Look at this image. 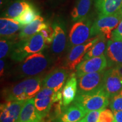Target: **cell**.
<instances>
[{"mask_svg": "<svg viewBox=\"0 0 122 122\" xmlns=\"http://www.w3.org/2000/svg\"><path fill=\"white\" fill-rule=\"evenodd\" d=\"M21 62L15 73L17 79L39 76L50 67L52 60L49 56L40 51L29 56Z\"/></svg>", "mask_w": 122, "mask_h": 122, "instance_id": "1", "label": "cell"}, {"mask_svg": "<svg viewBox=\"0 0 122 122\" xmlns=\"http://www.w3.org/2000/svg\"><path fill=\"white\" fill-rule=\"evenodd\" d=\"M42 82L41 78L39 76L27 77L19 83L5 89L4 96L7 101H27L33 98L39 92Z\"/></svg>", "mask_w": 122, "mask_h": 122, "instance_id": "2", "label": "cell"}, {"mask_svg": "<svg viewBox=\"0 0 122 122\" xmlns=\"http://www.w3.org/2000/svg\"><path fill=\"white\" fill-rule=\"evenodd\" d=\"M45 48V42L41 32L31 37L20 40L14 45L10 57L16 62H22L29 56L40 52Z\"/></svg>", "mask_w": 122, "mask_h": 122, "instance_id": "3", "label": "cell"}, {"mask_svg": "<svg viewBox=\"0 0 122 122\" xmlns=\"http://www.w3.org/2000/svg\"><path fill=\"white\" fill-rule=\"evenodd\" d=\"M109 96L103 89L86 93H77L73 104L77 105L87 112L102 110L109 104Z\"/></svg>", "mask_w": 122, "mask_h": 122, "instance_id": "4", "label": "cell"}, {"mask_svg": "<svg viewBox=\"0 0 122 122\" xmlns=\"http://www.w3.org/2000/svg\"><path fill=\"white\" fill-rule=\"evenodd\" d=\"M122 20L121 10L114 14L98 15L93 23L91 29V37L102 35L107 39L111 38L112 32L117 28Z\"/></svg>", "mask_w": 122, "mask_h": 122, "instance_id": "5", "label": "cell"}, {"mask_svg": "<svg viewBox=\"0 0 122 122\" xmlns=\"http://www.w3.org/2000/svg\"><path fill=\"white\" fill-rule=\"evenodd\" d=\"M93 23L92 19L86 16L73 24L68 35V49L75 46L84 44L90 37L91 38V29Z\"/></svg>", "mask_w": 122, "mask_h": 122, "instance_id": "6", "label": "cell"}, {"mask_svg": "<svg viewBox=\"0 0 122 122\" xmlns=\"http://www.w3.org/2000/svg\"><path fill=\"white\" fill-rule=\"evenodd\" d=\"M100 35L91 37L84 44L75 46L69 50L64 61L63 67L68 71H72L84 60L85 54L89 49L98 41Z\"/></svg>", "mask_w": 122, "mask_h": 122, "instance_id": "7", "label": "cell"}, {"mask_svg": "<svg viewBox=\"0 0 122 122\" xmlns=\"http://www.w3.org/2000/svg\"><path fill=\"white\" fill-rule=\"evenodd\" d=\"M105 70L77 77V93H86L103 89Z\"/></svg>", "mask_w": 122, "mask_h": 122, "instance_id": "8", "label": "cell"}, {"mask_svg": "<svg viewBox=\"0 0 122 122\" xmlns=\"http://www.w3.org/2000/svg\"><path fill=\"white\" fill-rule=\"evenodd\" d=\"M54 37L51 50L55 56H60L65 51L67 44V30L65 22L62 19H57L52 24Z\"/></svg>", "mask_w": 122, "mask_h": 122, "instance_id": "9", "label": "cell"}, {"mask_svg": "<svg viewBox=\"0 0 122 122\" xmlns=\"http://www.w3.org/2000/svg\"><path fill=\"white\" fill-rule=\"evenodd\" d=\"M56 92L50 88L43 87L35 96V104L37 112L42 118L47 117L54 103Z\"/></svg>", "mask_w": 122, "mask_h": 122, "instance_id": "10", "label": "cell"}, {"mask_svg": "<svg viewBox=\"0 0 122 122\" xmlns=\"http://www.w3.org/2000/svg\"><path fill=\"white\" fill-rule=\"evenodd\" d=\"M107 66L105 54L98 57L84 60L79 63L76 68V75L79 77L84 75L100 72L105 70Z\"/></svg>", "mask_w": 122, "mask_h": 122, "instance_id": "11", "label": "cell"}, {"mask_svg": "<svg viewBox=\"0 0 122 122\" xmlns=\"http://www.w3.org/2000/svg\"><path fill=\"white\" fill-rule=\"evenodd\" d=\"M26 101H9L1 105V122H18Z\"/></svg>", "mask_w": 122, "mask_h": 122, "instance_id": "12", "label": "cell"}, {"mask_svg": "<svg viewBox=\"0 0 122 122\" xmlns=\"http://www.w3.org/2000/svg\"><path fill=\"white\" fill-rule=\"evenodd\" d=\"M68 76V71L63 68H57L52 70L42 80L43 87L52 89L55 92L62 90V86Z\"/></svg>", "mask_w": 122, "mask_h": 122, "instance_id": "13", "label": "cell"}, {"mask_svg": "<svg viewBox=\"0 0 122 122\" xmlns=\"http://www.w3.org/2000/svg\"><path fill=\"white\" fill-rule=\"evenodd\" d=\"M103 89L110 99L118 95L122 89V78L116 74L111 68L105 72Z\"/></svg>", "mask_w": 122, "mask_h": 122, "instance_id": "14", "label": "cell"}, {"mask_svg": "<svg viewBox=\"0 0 122 122\" xmlns=\"http://www.w3.org/2000/svg\"><path fill=\"white\" fill-rule=\"evenodd\" d=\"M104 54L109 67L122 64V41L109 40Z\"/></svg>", "mask_w": 122, "mask_h": 122, "instance_id": "15", "label": "cell"}, {"mask_svg": "<svg viewBox=\"0 0 122 122\" xmlns=\"http://www.w3.org/2000/svg\"><path fill=\"white\" fill-rule=\"evenodd\" d=\"M24 26L13 18L1 17L0 19L1 39L15 40L16 36L18 37V32L20 31Z\"/></svg>", "mask_w": 122, "mask_h": 122, "instance_id": "16", "label": "cell"}, {"mask_svg": "<svg viewBox=\"0 0 122 122\" xmlns=\"http://www.w3.org/2000/svg\"><path fill=\"white\" fill-rule=\"evenodd\" d=\"M87 112L81 107L72 104L64 107L62 113L54 120V122H77L83 119Z\"/></svg>", "mask_w": 122, "mask_h": 122, "instance_id": "17", "label": "cell"}, {"mask_svg": "<svg viewBox=\"0 0 122 122\" xmlns=\"http://www.w3.org/2000/svg\"><path fill=\"white\" fill-rule=\"evenodd\" d=\"M42 119L35 107L34 98H32L25 101L18 122H43Z\"/></svg>", "mask_w": 122, "mask_h": 122, "instance_id": "18", "label": "cell"}, {"mask_svg": "<svg viewBox=\"0 0 122 122\" xmlns=\"http://www.w3.org/2000/svg\"><path fill=\"white\" fill-rule=\"evenodd\" d=\"M77 81L76 77V74L72 73L62 89V101L63 107H67L74 101L77 92Z\"/></svg>", "mask_w": 122, "mask_h": 122, "instance_id": "19", "label": "cell"}, {"mask_svg": "<svg viewBox=\"0 0 122 122\" xmlns=\"http://www.w3.org/2000/svg\"><path fill=\"white\" fill-rule=\"evenodd\" d=\"M49 25V24L44 22L43 17L39 15L36 19L30 23L24 25L23 28L19 32L18 38L22 40L31 37L32 36L40 32L44 28Z\"/></svg>", "mask_w": 122, "mask_h": 122, "instance_id": "20", "label": "cell"}, {"mask_svg": "<svg viewBox=\"0 0 122 122\" xmlns=\"http://www.w3.org/2000/svg\"><path fill=\"white\" fill-rule=\"evenodd\" d=\"M94 5L98 15H112L121 9L122 0H95Z\"/></svg>", "mask_w": 122, "mask_h": 122, "instance_id": "21", "label": "cell"}, {"mask_svg": "<svg viewBox=\"0 0 122 122\" xmlns=\"http://www.w3.org/2000/svg\"><path fill=\"white\" fill-rule=\"evenodd\" d=\"M92 5V0H77L71 11L72 21L77 22L88 16Z\"/></svg>", "mask_w": 122, "mask_h": 122, "instance_id": "22", "label": "cell"}, {"mask_svg": "<svg viewBox=\"0 0 122 122\" xmlns=\"http://www.w3.org/2000/svg\"><path fill=\"white\" fill-rule=\"evenodd\" d=\"M32 5V4L27 0H16L9 6L3 13V16L14 19Z\"/></svg>", "mask_w": 122, "mask_h": 122, "instance_id": "23", "label": "cell"}, {"mask_svg": "<svg viewBox=\"0 0 122 122\" xmlns=\"http://www.w3.org/2000/svg\"><path fill=\"white\" fill-rule=\"evenodd\" d=\"M107 39L104 35H100V37L98 41L89 49L85 54L84 60H86L93 57H98L103 54L106 48Z\"/></svg>", "mask_w": 122, "mask_h": 122, "instance_id": "24", "label": "cell"}, {"mask_svg": "<svg viewBox=\"0 0 122 122\" xmlns=\"http://www.w3.org/2000/svg\"><path fill=\"white\" fill-rule=\"evenodd\" d=\"M39 15H40L39 11L32 5L25 9L20 15L14 18V19L22 25H25L32 22Z\"/></svg>", "mask_w": 122, "mask_h": 122, "instance_id": "25", "label": "cell"}, {"mask_svg": "<svg viewBox=\"0 0 122 122\" xmlns=\"http://www.w3.org/2000/svg\"><path fill=\"white\" fill-rule=\"evenodd\" d=\"M15 40L1 39L0 41V58L4 59L11 54Z\"/></svg>", "mask_w": 122, "mask_h": 122, "instance_id": "26", "label": "cell"}, {"mask_svg": "<svg viewBox=\"0 0 122 122\" xmlns=\"http://www.w3.org/2000/svg\"><path fill=\"white\" fill-rule=\"evenodd\" d=\"M98 122H115L114 112L109 109H103L100 112Z\"/></svg>", "mask_w": 122, "mask_h": 122, "instance_id": "27", "label": "cell"}, {"mask_svg": "<svg viewBox=\"0 0 122 122\" xmlns=\"http://www.w3.org/2000/svg\"><path fill=\"white\" fill-rule=\"evenodd\" d=\"M110 107L112 111L122 110V96L117 95L111 98Z\"/></svg>", "mask_w": 122, "mask_h": 122, "instance_id": "28", "label": "cell"}, {"mask_svg": "<svg viewBox=\"0 0 122 122\" xmlns=\"http://www.w3.org/2000/svg\"><path fill=\"white\" fill-rule=\"evenodd\" d=\"M40 32L43 36L45 44H49L52 43L53 37H54V30L52 27H51L49 24L48 27L44 28Z\"/></svg>", "mask_w": 122, "mask_h": 122, "instance_id": "29", "label": "cell"}, {"mask_svg": "<svg viewBox=\"0 0 122 122\" xmlns=\"http://www.w3.org/2000/svg\"><path fill=\"white\" fill-rule=\"evenodd\" d=\"M102 110L89 111L83 118L85 122H98L100 112Z\"/></svg>", "mask_w": 122, "mask_h": 122, "instance_id": "30", "label": "cell"}, {"mask_svg": "<svg viewBox=\"0 0 122 122\" xmlns=\"http://www.w3.org/2000/svg\"><path fill=\"white\" fill-rule=\"evenodd\" d=\"M111 40L122 41V20L115 30L112 32Z\"/></svg>", "mask_w": 122, "mask_h": 122, "instance_id": "31", "label": "cell"}, {"mask_svg": "<svg viewBox=\"0 0 122 122\" xmlns=\"http://www.w3.org/2000/svg\"><path fill=\"white\" fill-rule=\"evenodd\" d=\"M111 68L116 74L122 78V64L115 66L113 67H111Z\"/></svg>", "mask_w": 122, "mask_h": 122, "instance_id": "32", "label": "cell"}, {"mask_svg": "<svg viewBox=\"0 0 122 122\" xmlns=\"http://www.w3.org/2000/svg\"><path fill=\"white\" fill-rule=\"evenodd\" d=\"M6 64L5 61L4 59H1L0 61V75L1 77H3L5 75V71L6 70Z\"/></svg>", "mask_w": 122, "mask_h": 122, "instance_id": "33", "label": "cell"}, {"mask_svg": "<svg viewBox=\"0 0 122 122\" xmlns=\"http://www.w3.org/2000/svg\"><path fill=\"white\" fill-rule=\"evenodd\" d=\"M115 117V122H122V110L113 111Z\"/></svg>", "mask_w": 122, "mask_h": 122, "instance_id": "34", "label": "cell"}, {"mask_svg": "<svg viewBox=\"0 0 122 122\" xmlns=\"http://www.w3.org/2000/svg\"><path fill=\"white\" fill-rule=\"evenodd\" d=\"M77 122H85V120H84V119H81V120H80V121H79Z\"/></svg>", "mask_w": 122, "mask_h": 122, "instance_id": "35", "label": "cell"}, {"mask_svg": "<svg viewBox=\"0 0 122 122\" xmlns=\"http://www.w3.org/2000/svg\"><path fill=\"white\" fill-rule=\"evenodd\" d=\"M119 95L122 96V89L121 90V91H120L119 92Z\"/></svg>", "mask_w": 122, "mask_h": 122, "instance_id": "36", "label": "cell"}, {"mask_svg": "<svg viewBox=\"0 0 122 122\" xmlns=\"http://www.w3.org/2000/svg\"><path fill=\"white\" fill-rule=\"evenodd\" d=\"M120 10H121V11L122 12V7H121V9H120Z\"/></svg>", "mask_w": 122, "mask_h": 122, "instance_id": "37", "label": "cell"}]
</instances>
